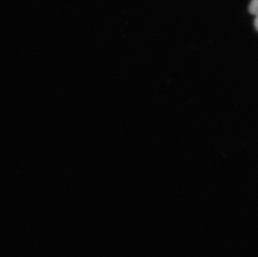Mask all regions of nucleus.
Wrapping results in <instances>:
<instances>
[{
    "label": "nucleus",
    "instance_id": "obj_2",
    "mask_svg": "<svg viewBox=\"0 0 258 257\" xmlns=\"http://www.w3.org/2000/svg\"><path fill=\"white\" fill-rule=\"evenodd\" d=\"M256 17L255 19V22H254V25L256 27V30L258 31V15H256Z\"/></svg>",
    "mask_w": 258,
    "mask_h": 257
},
{
    "label": "nucleus",
    "instance_id": "obj_1",
    "mask_svg": "<svg viewBox=\"0 0 258 257\" xmlns=\"http://www.w3.org/2000/svg\"><path fill=\"white\" fill-rule=\"evenodd\" d=\"M249 12L251 15H258V0H251V4L249 5Z\"/></svg>",
    "mask_w": 258,
    "mask_h": 257
}]
</instances>
